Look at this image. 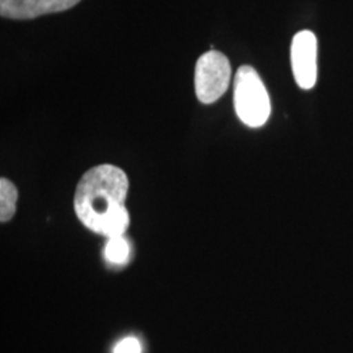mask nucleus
I'll return each instance as SVG.
<instances>
[{
  "label": "nucleus",
  "mask_w": 353,
  "mask_h": 353,
  "mask_svg": "<svg viewBox=\"0 0 353 353\" xmlns=\"http://www.w3.org/2000/svg\"><path fill=\"white\" fill-rule=\"evenodd\" d=\"M234 110L241 122L252 128L265 125L271 102L259 74L250 65H241L234 77Z\"/></svg>",
  "instance_id": "2"
},
{
  "label": "nucleus",
  "mask_w": 353,
  "mask_h": 353,
  "mask_svg": "<svg viewBox=\"0 0 353 353\" xmlns=\"http://www.w3.org/2000/svg\"><path fill=\"white\" fill-rule=\"evenodd\" d=\"M80 0H0V14L12 20H32L42 14L67 11Z\"/></svg>",
  "instance_id": "5"
},
{
  "label": "nucleus",
  "mask_w": 353,
  "mask_h": 353,
  "mask_svg": "<svg viewBox=\"0 0 353 353\" xmlns=\"http://www.w3.org/2000/svg\"><path fill=\"white\" fill-rule=\"evenodd\" d=\"M103 254L108 262L113 265H123L130 258V245L123 236L109 239Z\"/></svg>",
  "instance_id": "7"
},
{
  "label": "nucleus",
  "mask_w": 353,
  "mask_h": 353,
  "mask_svg": "<svg viewBox=\"0 0 353 353\" xmlns=\"http://www.w3.org/2000/svg\"><path fill=\"white\" fill-rule=\"evenodd\" d=\"M17 202V189L12 182L7 178L0 179V220L7 223L16 212Z\"/></svg>",
  "instance_id": "6"
},
{
  "label": "nucleus",
  "mask_w": 353,
  "mask_h": 353,
  "mask_svg": "<svg viewBox=\"0 0 353 353\" xmlns=\"http://www.w3.org/2000/svg\"><path fill=\"white\" fill-rule=\"evenodd\" d=\"M126 173L114 165H99L81 176L76 188V216L89 230L113 239L130 225Z\"/></svg>",
  "instance_id": "1"
},
{
  "label": "nucleus",
  "mask_w": 353,
  "mask_h": 353,
  "mask_svg": "<svg viewBox=\"0 0 353 353\" xmlns=\"http://www.w3.org/2000/svg\"><path fill=\"white\" fill-rule=\"evenodd\" d=\"M113 353H141V343L134 336H127L115 344Z\"/></svg>",
  "instance_id": "8"
},
{
  "label": "nucleus",
  "mask_w": 353,
  "mask_h": 353,
  "mask_svg": "<svg viewBox=\"0 0 353 353\" xmlns=\"http://www.w3.org/2000/svg\"><path fill=\"white\" fill-rule=\"evenodd\" d=\"M232 67L220 51L204 52L195 67V93L202 103L217 101L229 87Z\"/></svg>",
  "instance_id": "3"
},
{
  "label": "nucleus",
  "mask_w": 353,
  "mask_h": 353,
  "mask_svg": "<svg viewBox=\"0 0 353 353\" xmlns=\"http://www.w3.org/2000/svg\"><path fill=\"white\" fill-rule=\"evenodd\" d=\"M316 54L318 42L313 32L301 30L293 37L290 46L292 71L297 85L303 90H309L316 85Z\"/></svg>",
  "instance_id": "4"
}]
</instances>
